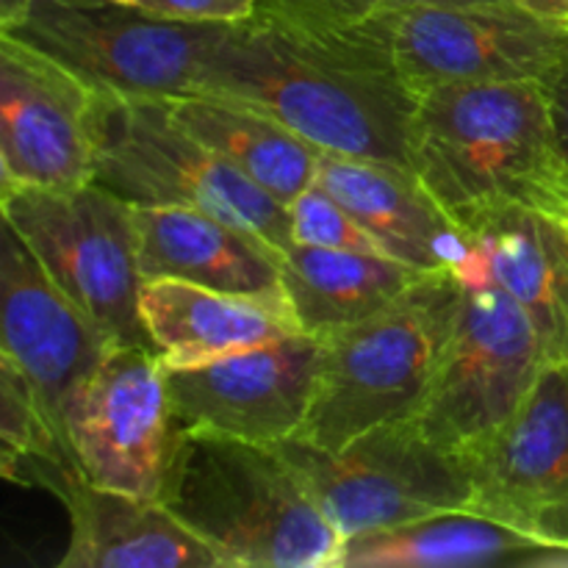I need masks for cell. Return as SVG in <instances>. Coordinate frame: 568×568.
<instances>
[{"instance_id":"24","label":"cell","mask_w":568,"mask_h":568,"mask_svg":"<svg viewBox=\"0 0 568 568\" xmlns=\"http://www.w3.org/2000/svg\"><path fill=\"white\" fill-rule=\"evenodd\" d=\"M288 216H292V239L297 244L381 253V247L372 242V236L358 225V220L320 183H311L303 194H297L288 203Z\"/></svg>"},{"instance_id":"12","label":"cell","mask_w":568,"mask_h":568,"mask_svg":"<svg viewBox=\"0 0 568 568\" xmlns=\"http://www.w3.org/2000/svg\"><path fill=\"white\" fill-rule=\"evenodd\" d=\"M166 366L150 347H114L67 410V438L94 486L161 499L181 442Z\"/></svg>"},{"instance_id":"27","label":"cell","mask_w":568,"mask_h":568,"mask_svg":"<svg viewBox=\"0 0 568 568\" xmlns=\"http://www.w3.org/2000/svg\"><path fill=\"white\" fill-rule=\"evenodd\" d=\"M544 92H547L549 111H552L555 133H558L560 153H564L568 164V64L560 72H555L547 83H544Z\"/></svg>"},{"instance_id":"23","label":"cell","mask_w":568,"mask_h":568,"mask_svg":"<svg viewBox=\"0 0 568 568\" xmlns=\"http://www.w3.org/2000/svg\"><path fill=\"white\" fill-rule=\"evenodd\" d=\"M536 538L477 510H442L388 530L361 532L344 544L342 568H449L510 566Z\"/></svg>"},{"instance_id":"9","label":"cell","mask_w":568,"mask_h":568,"mask_svg":"<svg viewBox=\"0 0 568 568\" xmlns=\"http://www.w3.org/2000/svg\"><path fill=\"white\" fill-rule=\"evenodd\" d=\"M233 22H181L111 0H33L14 28L100 92L175 100L200 92L211 53Z\"/></svg>"},{"instance_id":"21","label":"cell","mask_w":568,"mask_h":568,"mask_svg":"<svg viewBox=\"0 0 568 568\" xmlns=\"http://www.w3.org/2000/svg\"><path fill=\"white\" fill-rule=\"evenodd\" d=\"M427 272L381 253L297 244L283 250L281 281L303 333L327 336L392 305Z\"/></svg>"},{"instance_id":"29","label":"cell","mask_w":568,"mask_h":568,"mask_svg":"<svg viewBox=\"0 0 568 568\" xmlns=\"http://www.w3.org/2000/svg\"><path fill=\"white\" fill-rule=\"evenodd\" d=\"M514 3L521 6V9L532 11V14L541 17V20L560 22V26H566L568 0H514Z\"/></svg>"},{"instance_id":"31","label":"cell","mask_w":568,"mask_h":568,"mask_svg":"<svg viewBox=\"0 0 568 568\" xmlns=\"http://www.w3.org/2000/svg\"><path fill=\"white\" fill-rule=\"evenodd\" d=\"M566 31H568V17H566Z\"/></svg>"},{"instance_id":"10","label":"cell","mask_w":568,"mask_h":568,"mask_svg":"<svg viewBox=\"0 0 568 568\" xmlns=\"http://www.w3.org/2000/svg\"><path fill=\"white\" fill-rule=\"evenodd\" d=\"M549 361L530 316L491 283L460 281V305L422 430L469 458L521 408Z\"/></svg>"},{"instance_id":"30","label":"cell","mask_w":568,"mask_h":568,"mask_svg":"<svg viewBox=\"0 0 568 568\" xmlns=\"http://www.w3.org/2000/svg\"><path fill=\"white\" fill-rule=\"evenodd\" d=\"M31 3L33 0H0V31L14 28L26 17V11L31 9Z\"/></svg>"},{"instance_id":"6","label":"cell","mask_w":568,"mask_h":568,"mask_svg":"<svg viewBox=\"0 0 568 568\" xmlns=\"http://www.w3.org/2000/svg\"><path fill=\"white\" fill-rule=\"evenodd\" d=\"M94 183L131 205L205 211L258 233L281 253L294 244L288 205L192 136L166 100L105 94Z\"/></svg>"},{"instance_id":"5","label":"cell","mask_w":568,"mask_h":568,"mask_svg":"<svg viewBox=\"0 0 568 568\" xmlns=\"http://www.w3.org/2000/svg\"><path fill=\"white\" fill-rule=\"evenodd\" d=\"M372 50L410 98L453 83H547L568 64V31L505 3H419L342 31Z\"/></svg>"},{"instance_id":"3","label":"cell","mask_w":568,"mask_h":568,"mask_svg":"<svg viewBox=\"0 0 568 568\" xmlns=\"http://www.w3.org/2000/svg\"><path fill=\"white\" fill-rule=\"evenodd\" d=\"M161 503L222 568H342L347 538L275 444L183 430Z\"/></svg>"},{"instance_id":"20","label":"cell","mask_w":568,"mask_h":568,"mask_svg":"<svg viewBox=\"0 0 568 568\" xmlns=\"http://www.w3.org/2000/svg\"><path fill=\"white\" fill-rule=\"evenodd\" d=\"M139 305L164 366L209 364L303 333L286 292L236 294L181 281H144Z\"/></svg>"},{"instance_id":"19","label":"cell","mask_w":568,"mask_h":568,"mask_svg":"<svg viewBox=\"0 0 568 568\" xmlns=\"http://www.w3.org/2000/svg\"><path fill=\"white\" fill-rule=\"evenodd\" d=\"M144 281H181L236 294H281V250L197 209L133 205Z\"/></svg>"},{"instance_id":"1","label":"cell","mask_w":568,"mask_h":568,"mask_svg":"<svg viewBox=\"0 0 568 568\" xmlns=\"http://www.w3.org/2000/svg\"><path fill=\"white\" fill-rule=\"evenodd\" d=\"M200 92L253 105L320 150L410 166L416 100L344 33L300 31L258 11L227 28Z\"/></svg>"},{"instance_id":"26","label":"cell","mask_w":568,"mask_h":568,"mask_svg":"<svg viewBox=\"0 0 568 568\" xmlns=\"http://www.w3.org/2000/svg\"><path fill=\"white\" fill-rule=\"evenodd\" d=\"M161 20L181 22H242L258 14L261 0H111Z\"/></svg>"},{"instance_id":"4","label":"cell","mask_w":568,"mask_h":568,"mask_svg":"<svg viewBox=\"0 0 568 568\" xmlns=\"http://www.w3.org/2000/svg\"><path fill=\"white\" fill-rule=\"evenodd\" d=\"M460 305V281L433 272L377 314L322 336L314 405L300 438L338 449L416 419L433 392Z\"/></svg>"},{"instance_id":"17","label":"cell","mask_w":568,"mask_h":568,"mask_svg":"<svg viewBox=\"0 0 568 568\" xmlns=\"http://www.w3.org/2000/svg\"><path fill=\"white\" fill-rule=\"evenodd\" d=\"M314 183L358 220L383 255L427 272H458L471 242L410 166L322 150Z\"/></svg>"},{"instance_id":"11","label":"cell","mask_w":568,"mask_h":568,"mask_svg":"<svg viewBox=\"0 0 568 568\" xmlns=\"http://www.w3.org/2000/svg\"><path fill=\"white\" fill-rule=\"evenodd\" d=\"M105 92L0 31V192L94 183Z\"/></svg>"},{"instance_id":"18","label":"cell","mask_w":568,"mask_h":568,"mask_svg":"<svg viewBox=\"0 0 568 568\" xmlns=\"http://www.w3.org/2000/svg\"><path fill=\"white\" fill-rule=\"evenodd\" d=\"M471 255L458 281L503 288L536 325L549 361L568 364V225L525 205L488 209L460 222Z\"/></svg>"},{"instance_id":"14","label":"cell","mask_w":568,"mask_h":568,"mask_svg":"<svg viewBox=\"0 0 568 568\" xmlns=\"http://www.w3.org/2000/svg\"><path fill=\"white\" fill-rule=\"evenodd\" d=\"M471 505L538 544H568V364L552 361L503 430L471 453Z\"/></svg>"},{"instance_id":"22","label":"cell","mask_w":568,"mask_h":568,"mask_svg":"<svg viewBox=\"0 0 568 568\" xmlns=\"http://www.w3.org/2000/svg\"><path fill=\"white\" fill-rule=\"evenodd\" d=\"M175 120L209 144L247 181L283 205L314 183L322 150L275 116L222 94L197 92L166 100Z\"/></svg>"},{"instance_id":"28","label":"cell","mask_w":568,"mask_h":568,"mask_svg":"<svg viewBox=\"0 0 568 568\" xmlns=\"http://www.w3.org/2000/svg\"><path fill=\"white\" fill-rule=\"evenodd\" d=\"M510 566L519 568H568V544H544V547L527 549Z\"/></svg>"},{"instance_id":"8","label":"cell","mask_w":568,"mask_h":568,"mask_svg":"<svg viewBox=\"0 0 568 568\" xmlns=\"http://www.w3.org/2000/svg\"><path fill=\"white\" fill-rule=\"evenodd\" d=\"M344 538L471 505V466L416 419L388 422L338 449L294 436L275 444Z\"/></svg>"},{"instance_id":"2","label":"cell","mask_w":568,"mask_h":568,"mask_svg":"<svg viewBox=\"0 0 568 568\" xmlns=\"http://www.w3.org/2000/svg\"><path fill=\"white\" fill-rule=\"evenodd\" d=\"M410 170L455 222L525 205L568 225V164L544 83H453L416 98Z\"/></svg>"},{"instance_id":"7","label":"cell","mask_w":568,"mask_h":568,"mask_svg":"<svg viewBox=\"0 0 568 568\" xmlns=\"http://www.w3.org/2000/svg\"><path fill=\"white\" fill-rule=\"evenodd\" d=\"M3 222L50 281L109 336L114 347L155 349L142 320V270L133 205L109 189L0 192Z\"/></svg>"},{"instance_id":"25","label":"cell","mask_w":568,"mask_h":568,"mask_svg":"<svg viewBox=\"0 0 568 568\" xmlns=\"http://www.w3.org/2000/svg\"><path fill=\"white\" fill-rule=\"evenodd\" d=\"M419 3H505V0H261L264 14L311 33H342L383 11Z\"/></svg>"},{"instance_id":"15","label":"cell","mask_w":568,"mask_h":568,"mask_svg":"<svg viewBox=\"0 0 568 568\" xmlns=\"http://www.w3.org/2000/svg\"><path fill=\"white\" fill-rule=\"evenodd\" d=\"M111 349L109 336L50 281L31 250L3 222L0 361L31 386L67 444V410Z\"/></svg>"},{"instance_id":"16","label":"cell","mask_w":568,"mask_h":568,"mask_svg":"<svg viewBox=\"0 0 568 568\" xmlns=\"http://www.w3.org/2000/svg\"><path fill=\"white\" fill-rule=\"evenodd\" d=\"M6 480L44 488L64 505L70 544L59 568H222L161 499L94 486L75 460H26Z\"/></svg>"},{"instance_id":"13","label":"cell","mask_w":568,"mask_h":568,"mask_svg":"<svg viewBox=\"0 0 568 568\" xmlns=\"http://www.w3.org/2000/svg\"><path fill=\"white\" fill-rule=\"evenodd\" d=\"M322 338L292 333L197 366H166L181 430L281 444L303 433L314 405Z\"/></svg>"}]
</instances>
